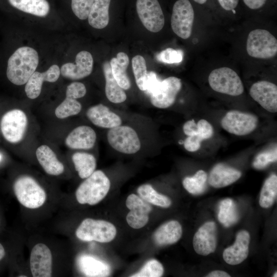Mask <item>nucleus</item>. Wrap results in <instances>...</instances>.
<instances>
[{"instance_id": "f257e3e1", "label": "nucleus", "mask_w": 277, "mask_h": 277, "mask_svg": "<svg viewBox=\"0 0 277 277\" xmlns=\"http://www.w3.org/2000/svg\"><path fill=\"white\" fill-rule=\"evenodd\" d=\"M39 62L36 50L29 46L17 49L10 56L7 63L6 75L13 84L23 85L35 71Z\"/></svg>"}, {"instance_id": "f03ea898", "label": "nucleus", "mask_w": 277, "mask_h": 277, "mask_svg": "<svg viewBox=\"0 0 277 277\" xmlns=\"http://www.w3.org/2000/svg\"><path fill=\"white\" fill-rule=\"evenodd\" d=\"M110 188L108 177L101 170L94 171L77 188L75 196L81 204L94 205L107 194Z\"/></svg>"}, {"instance_id": "7ed1b4c3", "label": "nucleus", "mask_w": 277, "mask_h": 277, "mask_svg": "<svg viewBox=\"0 0 277 277\" xmlns=\"http://www.w3.org/2000/svg\"><path fill=\"white\" fill-rule=\"evenodd\" d=\"M13 190L18 202L28 208H39L46 199L44 189L33 178L28 175L19 176L15 180Z\"/></svg>"}, {"instance_id": "20e7f679", "label": "nucleus", "mask_w": 277, "mask_h": 277, "mask_svg": "<svg viewBox=\"0 0 277 277\" xmlns=\"http://www.w3.org/2000/svg\"><path fill=\"white\" fill-rule=\"evenodd\" d=\"M208 80L211 89L219 93L239 96L244 90L241 78L235 71L229 67H223L213 70Z\"/></svg>"}, {"instance_id": "39448f33", "label": "nucleus", "mask_w": 277, "mask_h": 277, "mask_svg": "<svg viewBox=\"0 0 277 277\" xmlns=\"http://www.w3.org/2000/svg\"><path fill=\"white\" fill-rule=\"evenodd\" d=\"M246 51L252 57L271 58L277 53V40L268 30L256 29L250 31L246 41Z\"/></svg>"}, {"instance_id": "423d86ee", "label": "nucleus", "mask_w": 277, "mask_h": 277, "mask_svg": "<svg viewBox=\"0 0 277 277\" xmlns=\"http://www.w3.org/2000/svg\"><path fill=\"white\" fill-rule=\"evenodd\" d=\"M116 234V228L112 223L90 218L83 220L75 231L77 238L82 241L100 243L112 241Z\"/></svg>"}, {"instance_id": "0eeeda50", "label": "nucleus", "mask_w": 277, "mask_h": 277, "mask_svg": "<svg viewBox=\"0 0 277 277\" xmlns=\"http://www.w3.org/2000/svg\"><path fill=\"white\" fill-rule=\"evenodd\" d=\"M195 15L190 0H176L172 7L171 26L173 32L183 39L191 36Z\"/></svg>"}, {"instance_id": "6e6552de", "label": "nucleus", "mask_w": 277, "mask_h": 277, "mask_svg": "<svg viewBox=\"0 0 277 277\" xmlns=\"http://www.w3.org/2000/svg\"><path fill=\"white\" fill-rule=\"evenodd\" d=\"M259 118L254 114L231 110L227 112L221 121L222 128L236 136H245L253 132L258 127Z\"/></svg>"}, {"instance_id": "1a4fd4ad", "label": "nucleus", "mask_w": 277, "mask_h": 277, "mask_svg": "<svg viewBox=\"0 0 277 277\" xmlns=\"http://www.w3.org/2000/svg\"><path fill=\"white\" fill-rule=\"evenodd\" d=\"M107 136L109 145L121 153L134 154L141 149V143L137 133L130 126L121 125L109 129Z\"/></svg>"}, {"instance_id": "9d476101", "label": "nucleus", "mask_w": 277, "mask_h": 277, "mask_svg": "<svg viewBox=\"0 0 277 277\" xmlns=\"http://www.w3.org/2000/svg\"><path fill=\"white\" fill-rule=\"evenodd\" d=\"M27 124V117L24 112L13 109L3 116L0 126L4 137L11 143H17L23 139Z\"/></svg>"}, {"instance_id": "9b49d317", "label": "nucleus", "mask_w": 277, "mask_h": 277, "mask_svg": "<svg viewBox=\"0 0 277 277\" xmlns=\"http://www.w3.org/2000/svg\"><path fill=\"white\" fill-rule=\"evenodd\" d=\"M136 10L140 21L148 30L157 32L162 29L165 17L158 0H136Z\"/></svg>"}, {"instance_id": "f8f14e48", "label": "nucleus", "mask_w": 277, "mask_h": 277, "mask_svg": "<svg viewBox=\"0 0 277 277\" xmlns=\"http://www.w3.org/2000/svg\"><path fill=\"white\" fill-rule=\"evenodd\" d=\"M182 86L181 80L175 76H170L161 81L150 96L152 105L160 109L171 106L174 103Z\"/></svg>"}, {"instance_id": "ddd939ff", "label": "nucleus", "mask_w": 277, "mask_h": 277, "mask_svg": "<svg viewBox=\"0 0 277 277\" xmlns=\"http://www.w3.org/2000/svg\"><path fill=\"white\" fill-rule=\"evenodd\" d=\"M252 98L269 112H277V86L267 81H260L252 84L249 89Z\"/></svg>"}, {"instance_id": "4468645a", "label": "nucleus", "mask_w": 277, "mask_h": 277, "mask_svg": "<svg viewBox=\"0 0 277 277\" xmlns=\"http://www.w3.org/2000/svg\"><path fill=\"white\" fill-rule=\"evenodd\" d=\"M217 227L214 222H207L201 226L193 238V247L198 254L206 256L216 249Z\"/></svg>"}, {"instance_id": "2eb2a0df", "label": "nucleus", "mask_w": 277, "mask_h": 277, "mask_svg": "<svg viewBox=\"0 0 277 277\" xmlns=\"http://www.w3.org/2000/svg\"><path fill=\"white\" fill-rule=\"evenodd\" d=\"M127 207L130 210L126 216L128 225L134 229H140L145 226L149 220V214L152 207L141 197L135 194H130L126 201Z\"/></svg>"}, {"instance_id": "dca6fc26", "label": "nucleus", "mask_w": 277, "mask_h": 277, "mask_svg": "<svg viewBox=\"0 0 277 277\" xmlns=\"http://www.w3.org/2000/svg\"><path fill=\"white\" fill-rule=\"evenodd\" d=\"M30 264L33 276H51L52 256L47 245L38 243L33 247L30 254Z\"/></svg>"}, {"instance_id": "f3484780", "label": "nucleus", "mask_w": 277, "mask_h": 277, "mask_svg": "<svg viewBox=\"0 0 277 277\" xmlns=\"http://www.w3.org/2000/svg\"><path fill=\"white\" fill-rule=\"evenodd\" d=\"M93 59L87 51H81L75 57V63H67L61 68V74L67 78L77 80L89 76L92 72Z\"/></svg>"}, {"instance_id": "a211bd4d", "label": "nucleus", "mask_w": 277, "mask_h": 277, "mask_svg": "<svg viewBox=\"0 0 277 277\" xmlns=\"http://www.w3.org/2000/svg\"><path fill=\"white\" fill-rule=\"evenodd\" d=\"M250 236L246 230L239 231L234 244L226 248L223 253L225 262L231 265L242 263L248 257Z\"/></svg>"}, {"instance_id": "6ab92c4d", "label": "nucleus", "mask_w": 277, "mask_h": 277, "mask_svg": "<svg viewBox=\"0 0 277 277\" xmlns=\"http://www.w3.org/2000/svg\"><path fill=\"white\" fill-rule=\"evenodd\" d=\"M60 74V68L55 64L44 72L35 71L26 83L25 91L28 97L30 99L37 98L41 94L43 82H55Z\"/></svg>"}, {"instance_id": "aec40b11", "label": "nucleus", "mask_w": 277, "mask_h": 277, "mask_svg": "<svg viewBox=\"0 0 277 277\" xmlns=\"http://www.w3.org/2000/svg\"><path fill=\"white\" fill-rule=\"evenodd\" d=\"M86 115L94 125L103 128L111 129L121 125L122 123L119 115L102 104L89 108Z\"/></svg>"}, {"instance_id": "412c9836", "label": "nucleus", "mask_w": 277, "mask_h": 277, "mask_svg": "<svg viewBox=\"0 0 277 277\" xmlns=\"http://www.w3.org/2000/svg\"><path fill=\"white\" fill-rule=\"evenodd\" d=\"M96 134L88 126H80L74 129L67 136L66 146L73 149H89L95 145Z\"/></svg>"}, {"instance_id": "4be33fe9", "label": "nucleus", "mask_w": 277, "mask_h": 277, "mask_svg": "<svg viewBox=\"0 0 277 277\" xmlns=\"http://www.w3.org/2000/svg\"><path fill=\"white\" fill-rule=\"evenodd\" d=\"M241 176L240 171L223 164H218L210 171L208 182L214 188H223L234 183Z\"/></svg>"}, {"instance_id": "5701e85b", "label": "nucleus", "mask_w": 277, "mask_h": 277, "mask_svg": "<svg viewBox=\"0 0 277 277\" xmlns=\"http://www.w3.org/2000/svg\"><path fill=\"white\" fill-rule=\"evenodd\" d=\"M77 265L86 276L105 277L110 275V266L106 262L88 254L80 255L77 259Z\"/></svg>"}, {"instance_id": "b1692460", "label": "nucleus", "mask_w": 277, "mask_h": 277, "mask_svg": "<svg viewBox=\"0 0 277 277\" xmlns=\"http://www.w3.org/2000/svg\"><path fill=\"white\" fill-rule=\"evenodd\" d=\"M182 235V228L176 221H170L161 225L154 232L153 240L157 246H165L176 243Z\"/></svg>"}, {"instance_id": "393cba45", "label": "nucleus", "mask_w": 277, "mask_h": 277, "mask_svg": "<svg viewBox=\"0 0 277 277\" xmlns=\"http://www.w3.org/2000/svg\"><path fill=\"white\" fill-rule=\"evenodd\" d=\"M37 159L45 171L52 175H58L64 171V166L60 162L53 151L47 145H42L36 150Z\"/></svg>"}, {"instance_id": "a878e982", "label": "nucleus", "mask_w": 277, "mask_h": 277, "mask_svg": "<svg viewBox=\"0 0 277 277\" xmlns=\"http://www.w3.org/2000/svg\"><path fill=\"white\" fill-rule=\"evenodd\" d=\"M103 69L105 78V94L108 100L114 104L125 101L126 94L114 78L109 62L106 61L103 63Z\"/></svg>"}, {"instance_id": "bb28decb", "label": "nucleus", "mask_w": 277, "mask_h": 277, "mask_svg": "<svg viewBox=\"0 0 277 277\" xmlns=\"http://www.w3.org/2000/svg\"><path fill=\"white\" fill-rule=\"evenodd\" d=\"M111 0H94L88 17L89 25L94 28L102 29L108 25Z\"/></svg>"}, {"instance_id": "cd10ccee", "label": "nucleus", "mask_w": 277, "mask_h": 277, "mask_svg": "<svg viewBox=\"0 0 277 277\" xmlns=\"http://www.w3.org/2000/svg\"><path fill=\"white\" fill-rule=\"evenodd\" d=\"M129 64V57L123 52H118L116 57L112 58L110 62L112 75L124 90H128L131 87V82L126 72Z\"/></svg>"}, {"instance_id": "c85d7f7f", "label": "nucleus", "mask_w": 277, "mask_h": 277, "mask_svg": "<svg viewBox=\"0 0 277 277\" xmlns=\"http://www.w3.org/2000/svg\"><path fill=\"white\" fill-rule=\"evenodd\" d=\"M16 9L39 17L46 16L50 11V5L47 0H8Z\"/></svg>"}, {"instance_id": "c756f323", "label": "nucleus", "mask_w": 277, "mask_h": 277, "mask_svg": "<svg viewBox=\"0 0 277 277\" xmlns=\"http://www.w3.org/2000/svg\"><path fill=\"white\" fill-rule=\"evenodd\" d=\"M72 160L75 169L81 179H86L95 171L96 159L90 153L77 152L73 154Z\"/></svg>"}, {"instance_id": "7c9ffc66", "label": "nucleus", "mask_w": 277, "mask_h": 277, "mask_svg": "<svg viewBox=\"0 0 277 277\" xmlns=\"http://www.w3.org/2000/svg\"><path fill=\"white\" fill-rule=\"evenodd\" d=\"M217 219L226 227H228L237 222L239 213L234 201L229 198L221 201L219 205Z\"/></svg>"}, {"instance_id": "2f4dec72", "label": "nucleus", "mask_w": 277, "mask_h": 277, "mask_svg": "<svg viewBox=\"0 0 277 277\" xmlns=\"http://www.w3.org/2000/svg\"><path fill=\"white\" fill-rule=\"evenodd\" d=\"M276 196L277 176L272 174L264 183L260 195V205L264 208L271 207L276 199Z\"/></svg>"}, {"instance_id": "473e14b6", "label": "nucleus", "mask_w": 277, "mask_h": 277, "mask_svg": "<svg viewBox=\"0 0 277 277\" xmlns=\"http://www.w3.org/2000/svg\"><path fill=\"white\" fill-rule=\"evenodd\" d=\"M137 192L140 197L149 204L163 208H168L171 205V201L168 196L159 193L149 184L141 185Z\"/></svg>"}, {"instance_id": "72a5a7b5", "label": "nucleus", "mask_w": 277, "mask_h": 277, "mask_svg": "<svg viewBox=\"0 0 277 277\" xmlns=\"http://www.w3.org/2000/svg\"><path fill=\"white\" fill-rule=\"evenodd\" d=\"M207 179V173L203 170H200L193 176L185 177L182 183L184 188L189 193L197 195L205 191Z\"/></svg>"}, {"instance_id": "f704fd0d", "label": "nucleus", "mask_w": 277, "mask_h": 277, "mask_svg": "<svg viewBox=\"0 0 277 277\" xmlns=\"http://www.w3.org/2000/svg\"><path fill=\"white\" fill-rule=\"evenodd\" d=\"M131 62L136 85L141 90L145 91L148 74L145 60L142 56L136 55Z\"/></svg>"}, {"instance_id": "c9c22d12", "label": "nucleus", "mask_w": 277, "mask_h": 277, "mask_svg": "<svg viewBox=\"0 0 277 277\" xmlns=\"http://www.w3.org/2000/svg\"><path fill=\"white\" fill-rule=\"evenodd\" d=\"M82 105L76 99L66 96L65 100L56 107L55 114L57 118H65L79 113Z\"/></svg>"}, {"instance_id": "e433bc0d", "label": "nucleus", "mask_w": 277, "mask_h": 277, "mask_svg": "<svg viewBox=\"0 0 277 277\" xmlns=\"http://www.w3.org/2000/svg\"><path fill=\"white\" fill-rule=\"evenodd\" d=\"M164 268L162 264L155 259L147 261L141 270L131 275V277H160L164 273Z\"/></svg>"}, {"instance_id": "4c0bfd02", "label": "nucleus", "mask_w": 277, "mask_h": 277, "mask_svg": "<svg viewBox=\"0 0 277 277\" xmlns=\"http://www.w3.org/2000/svg\"><path fill=\"white\" fill-rule=\"evenodd\" d=\"M277 160L276 147L262 151L258 154L252 162L253 167L258 170L267 167L269 164L274 163Z\"/></svg>"}, {"instance_id": "58836bf2", "label": "nucleus", "mask_w": 277, "mask_h": 277, "mask_svg": "<svg viewBox=\"0 0 277 277\" xmlns=\"http://www.w3.org/2000/svg\"><path fill=\"white\" fill-rule=\"evenodd\" d=\"M156 57L158 61L165 64H178L183 60V52L179 49L168 48L158 54Z\"/></svg>"}, {"instance_id": "ea45409f", "label": "nucleus", "mask_w": 277, "mask_h": 277, "mask_svg": "<svg viewBox=\"0 0 277 277\" xmlns=\"http://www.w3.org/2000/svg\"><path fill=\"white\" fill-rule=\"evenodd\" d=\"M94 0H71V9L76 16L84 20L88 18Z\"/></svg>"}, {"instance_id": "a19ab883", "label": "nucleus", "mask_w": 277, "mask_h": 277, "mask_svg": "<svg viewBox=\"0 0 277 277\" xmlns=\"http://www.w3.org/2000/svg\"><path fill=\"white\" fill-rule=\"evenodd\" d=\"M85 85L78 82H74L69 84L66 89V96L75 99L84 97L86 93Z\"/></svg>"}, {"instance_id": "79ce46f5", "label": "nucleus", "mask_w": 277, "mask_h": 277, "mask_svg": "<svg viewBox=\"0 0 277 277\" xmlns=\"http://www.w3.org/2000/svg\"><path fill=\"white\" fill-rule=\"evenodd\" d=\"M197 135L202 141L207 140L214 134V128L212 125L206 120L201 119L197 123Z\"/></svg>"}, {"instance_id": "37998d69", "label": "nucleus", "mask_w": 277, "mask_h": 277, "mask_svg": "<svg viewBox=\"0 0 277 277\" xmlns=\"http://www.w3.org/2000/svg\"><path fill=\"white\" fill-rule=\"evenodd\" d=\"M202 142L197 135L187 136L184 142V147L189 152H195L200 148Z\"/></svg>"}, {"instance_id": "c03bdc74", "label": "nucleus", "mask_w": 277, "mask_h": 277, "mask_svg": "<svg viewBox=\"0 0 277 277\" xmlns=\"http://www.w3.org/2000/svg\"><path fill=\"white\" fill-rule=\"evenodd\" d=\"M160 82L155 72L153 71L148 72L145 91L150 96L156 89Z\"/></svg>"}, {"instance_id": "a18cd8bd", "label": "nucleus", "mask_w": 277, "mask_h": 277, "mask_svg": "<svg viewBox=\"0 0 277 277\" xmlns=\"http://www.w3.org/2000/svg\"><path fill=\"white\" fill-rule=\"evenodd\" d=\"M219 6L224 11L234 13L240 0H216Z\"/></svg>"}, {"instance_id": "49530a36", "label": "nucleus", "mask_w": 277, "mask_h": 277, "mask_svg": "<svg viewBox=\"0 0 277 277\" xmlns=\"http://www.w3.org/2000/svg\"><path fill=\"white\" fill-rule=\"evenodd\" d=\"M246 8L251 10H259L263 8L268 0H242Z\"/></svg>"}, {"instance_id": "de8ad7c7", "label": "nucleus", "mask_w": 277, "mask_h": 277, "mask_svg": "<svg viewBox=\"0 0 277 277\" xmlns=\"http://www.w3.org/2000/svg\"><path fill=\"white\" fill-rule=\"evenodd\" d=\"M183 132L187 136L197 135V123L193 120L185 123L183 127Z\"/></svg>"}, {"instance_id": "09e8293b", "label": "nucleus", "mask_w": 277, "mask_h": 277, "mask_svg": "<svg viewBox=\"0 0 277 277\" xmlns=\"http://www.w3.org/2000/svg\"><path fill=\"white\" fill-rule=\"evenodd\" d=\"M207 277H229L230 275L222 270H214L209 273Z\"/></svg>"}, {"instance_id": "8fccbe9b", "label": "nucleus", "mask_w": 277, "mask_h": 277, "mask_svg": "<svg viewBox=\"0 0 277 277\" xmlns=\"http://www.w3.org/2000/svg\"><path fill=\"white\" fill-rule=\"evenodd\" d=\"M196 3L197 5H206L209 1V0H192Z\"/></svg>"}, {"instance_id": "3c124183", "label": "nucleus", "mask_w": 277, "mask_h": 277, "mask_svg": "<svg viewBox=\"0 0 277 277\" xmlns=\"http://www.w3.org/2000/svg\"><path fill=\"white\" fill-rule=\"evenodd\" d=\"M5 250L3 245L0 243V261L4 257Z\"/></svg>"}, {"instance_id": "603ef678", "label": "nucleus", "mask_w": 277, "mask_h": 277, "mask_svg": "<svg viewBox=\"0 0 277 277\" xmlns=\"http://www.w3.org/2000/svg\"><path fill=\"white\" fill-rule=\"evenodd\" d=\"M276 273H277V272H275V273L274 274V275H273V276L276 277L277 276Z\"/></svg>"}, {"instance_id": "864d4df0", "label": "nucleus", "mask_w": 277, "mask_h": 277, "mask_svg": "<svg viewBox=\"0 0 277 277\" xmlns=\"http://www.w3.org/2000/svg\"><path fill=\"white\" fill-rule=\"evenodd\" d=\"M1 159H2V155L0 154V161H1Z\"/></svg>"}]
</instances>
